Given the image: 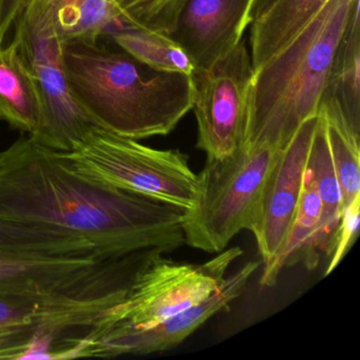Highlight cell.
<instances>
[{
    "mask_svg": "<svg viewBox=\"0 0 360 360\" xmlns=\"http://www.w3.org/2000/svg\"><path fill=\"white\" fill-rule=\"evenodd\" d=\"M183 216L182 208L77 176L27 134L0 151V218L62 229L120 256L182 248Z\"/></svg>",
    "mask_w": 360,
    "mask_h": 360,
    "instance_id": "obj_1",
    "label": "cell"
},
{
    "mask_svg": "<svg viewBox=\"0 0 360 360\" xmlns=\"http://www.w3.org/2000/svg\"><path fill=\"white\" fill-rule=\"evenodd\" d=\"M63 56L73 96L103 129L136 141L167 136L193 109V75L155 70L100 41H65Z\"/></svg>",
    "mask_w": 360,
    "mask_h": 360,
    "instance_id": "obj_2",
    "label": "cell"
},
{
    "mask_svg": "<svg viewBox=\"0 0 360 360\" xmlns=\"http://www.w3.org/2000/svg\"><path fill=\"white\" fill-rule=\"evenodd\" d=\"M353 3L328 0L290 45L255 72L244 144L283 148L307 120L318 115Z\"/></svg>",
    "mask_w": 360,
    "mask_h": 360,
    "instance_id": "obj_3",
    "label": "cell"
},
{
    "mask_svg": "<svg viewBox=\"0 0 360 360\" xmlns=\"http://www.w3.org/2000/svg\"><path fill=\"white\" fill-rule=\"evenodd\" d=\"M281 149L269 143L244 144L229 157L206 160L195 204L184 210L185 244L219 254L240 231H250Z\"/></svg>",
    "mask_w": 360,
    "mask_h": 360,
    "instance_id": "obj_4",
    "label": "cell"
},
{
    "mask_svg": "<svg viewBox=\"0 0 360 360\" xmlns=\"http://www.w3.org/2000/svg\"><path fill=\"white\" fill-rule=\"evenodd\" d=\"M243 254L239 246L219 252L203 263L155 259L136 278L123 300L73 347L75 358L91 357L101 343L122 335L146 330L205 300L222 286L226 271Z\"/></svg>",
    "mask_w": 360,
    "mask_h": 360,
    "instance_id": "obj_5",
    "label": "cell"
},
{
    "mask_svg": "<svg viewBox=\"0 0 360 360\" xmlns=\"http://www.w3.org/2000/svg\"><path fill=\"white\" fill-rule=\"evenodd\" d=\"M60 163L98 184L144 195L182 210L195 204L198 174L188 155L160 150L94 127L70 151H58Z\"/></svg>",
    "mask_w": 360,
    "mask_h": 360,
    "instance_id": "obj_6",
    "label": "cell"
},
{
    "mask_svg": "<svg viewBox=\"0 0 360 360\" xmlns=\"http://www.w3.org/2000/svg\"><path fill=\"white\" fill-rule=\"evenodd\" d=\"M159 248L111 256L0 252V295L56 298L126 290L155 259Z\"/></svg>",
    "mask_w": 360,
    "mask_h": 360,
    "instance_id": "obj_7",
    "label": "cell"
},
{
    "mask_svg": "<svg viewBox=\"0 0 360 360\" xmlns=\"http://www.w3.org/2000/svg\"><path fill=\"white\" fill-rule=\"evenodd\" d=\"M119 292L56 298L0 295V359H58L122 300Z\"/></svg>",
    "mask_w": 360,
    "mask_h": 360,
    "instance_id": "obj_8",
    "label": "cell"
},
{
    "mask_svg": "<svg viewBox=\"0 0 360 360\" xmlns=\"http://www.w3.org/2000/svg\"><path fill=\"white\" fill-rule=\"evenodd\" d=\"M12 34L20 41L43 102V129L33 139L53 150H72L98 126L73 96L63 56L64 41L53 22L31 8L22 10Z\"/></svg>",
    "mask_w": 360,
    "mask_h": 360,
    "instance_id": "obj_9",
    "label": "cell"
},
{
    "mask_svg": "<svg viewBox=\"0 0 360 360\" xmlns=\"http://www.w3.org/2000/svg\"><path fill=\"white\" fill-rule=\"evenodd\" d=\"M193 77L197 148L207 159L229 157L245 142L250 119L255 70L246 39Z\"/></svg>",
    "mask_w": 360,
    "mask_h": 360,
    "instance_id": "obj_10",
    "label": "cell"
},
{
    "mask_svg": "<svg viewBox=\"0 0 360 360\" xmlns=\"http://www.w3.org/2000/svg\"><path fill=\"white\" fill-rule=\"evenodd\" d=\"M318 115L307 120L281 149L265 182L250 231L263 263L260 283L274 286L279 277V260L296 218Z\"/></svg>",
    "mask_w": 360,
    "mask_h": 360,
    "instance_id": "obj_11",
    "label": "cell"
},
{
    "mask_svg": "<svg viewBox=\"0 0 360 360\" xmlns=\"http://www.w3.org/2000/svg\"><path fill=\"white\" fill-rule=\"evenodd\" d=\"M254 0H187L168 37L186 51L195 72L207 70L243 39Z\"/></svg>",
    "mask_w": 360,
    "mask_h": 360,
    "instance_id": "obj_12",
    "label": "cell"
},
{
    "mask_svg": "<svg viewBox=\"0 0 360 360\" xmlns=\"http://www.w3.org/2000/svg\"><path fill=\"white\" fill-rule=\"evenodd\" d=\"M259 265V261H248L231 277H226L222 286L205 300L176 314L153 328L105 341L94 349L91 357L147 355L178 347L200 326L217 314L229 309L231 303L241 296Z\"/></svg>",
    "mask_w": 360,
    "mask_h": 360,
    "instance_id": "obj_13",
    "label": "cell"
},
{
    "mask_svg": "<svg viewBox=\"0 0 360 360\" xmlns=\"http://www.w3.org/2000/svg\"><path fill=\"white\" fill-rule=\"evenodd\" d=\"M0 122L34 139L44 126L41 92L15 37L0 44Z\"/></svg>",
    "mask_w": 360,
    "mask_h": 360,
    "instance_id": "obj_14",
    "label": "cell"
},
{
    "mask_svg": "<svg viewBox=\"0 0 360 360\" xmlns=\"http://www.w3.org/2000/svg\"><path fill=\"white\" fill-rule=\"evenodd\" d=\"M328 0H276L250 22V60L255 72L290 45Z\"/></svg>",
    "mask_w": 360,
    "mask_h": 360,
    "instance_id": "obj_15",
    "label": "cell"
},
{
    "mask_svg": "<svg viewBox=\"0 0 360 360\" xmlns=\"http://www.w3.org/2000/svg\"><path fill=\"white\" fill-rule=\"evenodd\" d=\"M359 1L354 0L320 104L333 105L360 136Z\"/></svg>",
    "mask_w": 360,
    "mask_h": 360,
    "instance_id": "obj_16",
    "label": "cell"
},
{
    "mask_svg": "<svg viewBox=\"0 0 360 360\" xmlns=\"http://www.w3.org/2000/svg\"><path fill=\"white\" fill-rule=\"evenodd\" d=\"M25 8L48 16L64 43L98 41L123 27L110 0H27Z\"/></svg>",
    "mask_w": 360,
    "mask_h": 360,
    "instance_id": "obj_17",
    "label": "cell"
},
{
    "mask_svg": "<svg viewBox=\"0 0 360 360\" xmlns=\"http://www.w3.org/2000/svg\"><path fill=\"white\" fill-rule=\"evenodd\" d=\"M307 169L311 172L321 201V216L317 231V248L320 254L330 256L340 222L341 193L330 155L326 121L318 113L317 124L311 139Z\"/></svg>",
    "mask_w": 360,
    "mask_h": 360,
    "instance_id": "obj_18",
    "label": "cell"
},
{
    "mask_svg": "<svg viewBox=\"0 0 360 360\" xmlns=\"http://www.w3.org/2000/svg\"><path fill=\"white\" fill-rule=\"evenodd\" d=\"M105 37L126 53L162 72L193 75L195 69L184 49L168 35L136 27L112 29Z\"/></svg>",
    "mask_w": 360,
    "mask_h": 360,
    "instance_id": "obj_19",
    "label": "cell"
},
{
    "mask_svg": "<svg viewBox=\"0 0 360 360\" xmlns=\"http://www.w3.org/2000/svg\"><path fill=\"white\" fill-rule=\"evenodd\" d=\"M92 252H103L81 236L53 227L0 218V252L86 254Z\"/></svg>",
    "mask_w": 360,
    "mask_h": 360,
    "instance_id": "obj_20",
    "label": "cell"
},
{
    "mask_svg": "<svg viewBox=\"0 0 360 360\" xmlns=\"http://www.w3.org/2000/svg\"><path fill=\"white\" fill-rule=\"evenodd\" d=\"M318 113L326 121L328 146L345 210L360 195V136L352 130L337 107L321 104Z\"/></svg>",
    "mask_w": 360,
    "mask_h": 360,
    "instance_id": "obj_21",
    "label": "cell"
},
{
    "mask_svg": "<svg viewBox=\"0 0 360 360\" xmlns=\"http://www.w3.org/2000/svg\"><path fill=\"white\" fill-rule=\"evenodd\" d=\"M321 216V201L315 182L309 170H305L302 193L290 237L279 260L280 271L284 267L302 264L314 271L320 260L317 248V231Z\"/></svg>",
    "mask_w": 360,
    "mask_h": 360,
    "instance_id": "obj_22",
    "label": "cell"
},
{
    "mask_svg": "<svg viewBox=\"0 0 360 360\" xmlns=\"http://www.w3.org/2000/svg\"><path fill=\"white\" fill-rule=\"evenodd\" d=\"M187 0H110L123 26L168 35Z\"/></svg>",
    "mask_w": 360,
    "mask_h": 360,
    "instance_id": "obj_23",
    "label": "cell"
},
{
    "mask_svg": "<svg viewBox=\"0 0 360 360\" xmlns=\"http://www.w3.org/2000/svg\"><path fill=\"white\" fill-rule=\"evenodd\" d=\"M360 223V195L356 197L351 204L341 212L340 222L335 237L334 250L330 255V264L326 276L332 273L345 258L349 248L357 239Z\"/></svg>",
    "mask_w": 360,
    "mask_h": 360,
    "instance_id": "obj_24",
    "label": "cell"
},
{
    "mask_svg": "<svg viewBox=\"0 0 360 360\" xmlns=\"http://www.w3.org/2000/svg\"><path fill=\"white\" fill-rule=\"evenodd\" d=\"M26 4L27 0H0V44H5L8 35L13 32Z\"/></svg>",
    "mask_w": 360,
    "mask_h": 360,
    "instance_id": "obj_25",
    "label": "cell"
},
{
    "mask_svg": "<svg viewBox=\"0 0 360 360\" xmlns=\"http://www.w3.org/2000/svg\"><path fill=\"white\" fill-rule=\"evenodd\" d=\"M276 0H254V5L252 9V22L255 18L260 16L263 12L266 11Z\"/></svg>",
    "mask_w": 360,
    "mask_h": 360,
    "instance_id": "obj_26",
    "label": "cell"
}]
</instances>
